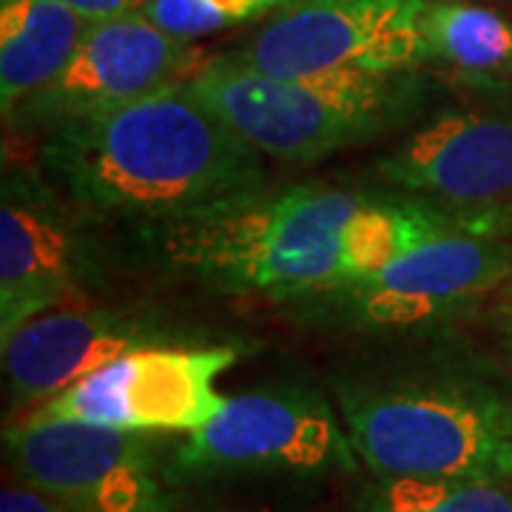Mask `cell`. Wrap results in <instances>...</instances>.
<instances>
[{
  "label": "cell",
  "mask_w": 512,
  "mask_h": 512,
  "mask_svg": "<svg viewBox=\"0 0 512 512\" xmlns=\"http://www.w3.org/2000/svg\"><path fill=\"white\" fill-rule=\"evenodd\" d=\"M40 165L74 205L160 228L217 217L265 194L259 151L185 80L49 131Z\"/></svg>",
  "instance_id": "obj_1"
},
{
  "label": "cell",
  "mask_w": 512,
  "mask_h": 512,
  "mask_svg": "<svg viewBox=\"0 0 512 512\" xmlns=\"http://www.w3.org/2000/svg\"><path fill=\"white\" fill-rule=\"evenodd\" d=\"M356 456L376 476L512 478V393L461 373H407L339 387Z\"/></svg>",
  "instance_id": "obj_2"
},
{
  "label": "cell",
  "mask_w": 512,
  "mask_h": 512,
  "mask_svg": "<svg viewBox=\"0 0 512 512\" xmlns=\"http://www.w3.org/2000/svg\"><path fill=\"white\" fill-rule=\"evenodd\" d=\"M185 86L259 154L313 163L407 123L427 97L416 72H333L279 77L211 60Z\"/></svg>",
  "instance_id": "obj_3"
},
{
  "label": "cell",
  "mask_w": 512,
  "mask_h": 512,
  "mask_svg": "<svg viewBox=\"0 0 512 512\" xmlns=\"http://www.w3.org/2000/svg\"><path fill=\"white\" fill-rule=\"evenodd\" d=\"M362 202L319 183L259 194L217 217L163 225V256L220 291L328 293L342 282V234Z\"/></svg>",
  "instance_id": "obj_4"
},
{
  "label": "cell",
  "mask_w": 512,
  "mask_h": 512,
  "mask_svg": "<svg viewBox=\"0 0 512 512\" xmlns=\"http://www.w3.org/2000/svg\"><path fill=\"white\" fill-rule=\"evenodd\" d=\"M356 450L330 404L311 390H254L228 399L177 447L174 473L220 476H325L356 470Z\"/></svg>",
  "instance_id": "obj_5"
},
{
  "label": "cell",
  "mask_w": 512,
  "mask_h": 512,
  "mask_svg": "<svg viewBox=\"0 0 512 512\" xmlns=\"http://www.w3.org/2000/svg\"><path fill=\"white\" fill-rule=\"evenodd\" d=\"M433 0H288L239 52L256 72H416L427 63L424 15Z\"/></svg>",
  "instance_id": "obj_6"
},
{
  "label": "cell",
  "mask_w": 512,
  "mask_h": 512,
  "mask_svg": "<svg viewBox=\"0 0 512 512\" xmlns=\"http://www.w3.org/2000/svg\"><path fill=\"white\" fill-rule=\"evenodd\" d=\"M234 348H140L37 404L15 421H83L131 433L200 430L225 407L217 376L237 362Z\"/></svg>",
  "instance_id": "obj_7"
},
{
  "label": "cell",
  "mask_w": 512,
  "mask_h": 512,
  "mask_svg": "<svg viewBox=\"0 0 512 512\" xmlns=\"http://www.w3.org/2000/svg\"><path fill=\"white\" fill-rule=\"evenodd\" d=\"M3 450L23 484L77 512H171L157 456L140 433L83 421H12Z\"/></svg>",
  "instance_id": "obj_8"
},
{
  "label": "cell",
  "mask_w": 512,
  "mask_h": 512,
  "mask_svg": "<svg viewBox=\"0 0 512 512\" xmlns=\"http://www.w3.org/2000/svg\"><path fill=\"white\" fill-rule=\"evenodd\" d=\"M191 72L197 69L188 40L131 9L92 23L63 72L18 103L6 120L23 131H55L109 114Z\"/></svg>",
  "instance_id": "obj_9"
},
{
  "label": "cell",
  "mask_w": 512,
  "mask_h": 512,
  "mask_svg": "<svg viewBox=\"0 0 512 512\" xmlns=\"http://www.w3.org/2000/svg\"><path fill=\"white\" fill-rule=\"evenodd\" d=\"M510 276L507 239L453 228L419 242L379 274L342 282L333 291L370 325L404 328L467 308Z\"/></svg>",
  "instance_id": "obj_10"
},
{
  "label": "cell",
  "mask_w": 512,
  "mask_h": 512,
  "mask_svg": "<svg viewBox=\"0 0 512 512\" xmlns=\"http://www.w3.org/2000/svg\"><path fill=\"white\" fill-rule=\"evenodd\" d=\"M376 174L396 191L450 205L510 202L512 111H444L384 154Z\"/></svg>",
  "instance_id": "obj_11"
},
{
  "label": "cell",
  "mask_w": 512,
  "mask_h": 512,
  "mask_svg": "<svg viewBox=\"0 0 512 512\" xmlns=\"http://www.w3.org/2000/svg\"><path fill=\"white\" fill-rule=\"evenodd\" d=\"M92 256L52 197L12 180L0 205V339L80 293Z\"/></svg>",
  "instance_id": "obj_12"
},
{
  "label": "cell",
  "mask_w": 512,
  "mask_h": 512,
  "mask_svg": "<svg viewBox=\"0 0 512 512\" xmlns=\"http://www.w3.org/2000/svg\"><path fill=\"white\" fill-rule=\"evenodd\" d=\"M154 328L114 311H43L3 336V370L12 413L37 404L86 379L131 350L151 348Z\"/></svg>",
  "instance_id": "obj_13"
},
{
  "label": "cell",
  "mask_w": 512,
  "mask_h": 512,
  "mask_svg": "<svg viewBox=\"0 0 512 512\" xmlns=\"http://www.w3.org/2000/svg\"><path fill=\"white\" fill-rule=\"evenodd\" d=\"M89 26L92 20L55 0H0L3 117L63 72Z\"/></svg>",
  "instance_id": "obj_14"
},
{
  "label": "cell",
  "mask_w": 512,
  "mask_h": 512,
  "mask_svg": "<svg viewBox=\"0 0 512 512\" xmlns=\"http://www.w3.org/2000/svg\"><path fill=\"white\" fill-rule=\"evenodd\" d=\"M453 228L467 231L461 208L450 202L413 197V194L399 200L365 197L342 234V282H356L379 274L419 242Z\"/></svg>",
  "instance_id": "obj_15"
},
{
  "label": "cell",
  "mask_w": 512,
  "mask_h": 512,
  "mask_svg": "<svg viewBox=\"0 0 512 512\" xmlns=\"http://www.w3.org/2000/svg\"><path fill=\"white\" fill-rule=\"evenodd\" d=\"M427 60L470 77L512 74V20L467 0H433L424 15Z\"/></svg>",
  "instance_id": "obj_16"
},
{
  "label": "cell",
  "mask_w": 512,
  "mask_h": 512,
  "mask_svg": "<svg viewBox=\"0 0 512 512\" xmlns=\"http://www.w3.org/2000/svg\"><path fill=\"white\" fill-rule=\"evenodd\" d=\"M365 512H512L501 481L387 476L365 493Z\"/></svg>",
  "instance_id": "obj_17"
},
{
  "label": "cell",
  "mask_w": 512,
  "mask_h": 512,
  "mask_svg": "<svg viewBox=\"0 0 512 512\" xmlns=\"http://www.w3.org/2000/svg\"><path fill=\"white\" fill-rule=\"evenodd\" d=\"M288 0H146L143 12L165 32L194 40L282 9Z\"/></svg>",
  "instance_id": "obj_18"
},
{
  "label": "cell",
  "mask_w": 512,
  "mask_h": 512,
  "mask_svg": "<svg viewBox=\"0 0 512 512\" xmlns=\"http://www.w3.org/2000/svg\"><path fill=\"white\" fill-rule=\"evenodd\" d=\"M0 512H77L55 495L43 493L32 484H3L0 490Z\"/></svg>",
  "instance_id": "obj_19"
},
{
  "label": "cell",
  "mask_w": 512,
  "mask_h": 512,
  "mask_svg": "<svg viewBox=\"0 0 512 512\" xmlns=\"http://www.w3.org/2000/svg\"><path fill=\"white\" fill-rule=\"evenodd\" d=\"M55 3H63L74 9L77 15H83L86 20H109L123 15V12H131L134 3H143V0H55Z\"/></svg>",
  "instance_id": "obj_20"
},
{
  "label": "cell",
  "mask_w": 512,
  "mask_h": 512,
  "mask_svg": "<svg viewBox=\"0 0 512 512\" xmlns=\"http://www.w3.org/2000/svg\"><path fill=\"white\" fill-rule=\"evenodd\" d=\"M498 328H501V336H504V345L512 353V302H507L498 313Z\"/></svg>",
  "instance_id": "obj_21"
},
{
  "label": "cell",
  "mask_w": 512,
  "mask_h": 512,
  "mask_svg": "<svg viewBox=\"0 0 512 512\" xmlns=\"http://www.w3.org/2000/svg\"><path fill=\"white\" fill-rule=\"evenodd\" d=\"M507 296H510V302H512V276H510V282H507Z\"/></svg>",
  "instance_id": "obj_22"
},
{
  "label": "cell",
  "mask_w": 512,
  "mask_h": 512,
  "mask_svg": "<svg viewBox=\"0 0 512 512\" xmlns=\"http://www.w3.org/2000/svg\"><path fill=\"white\" fill-rule=\"evenodd\" d=\"M143 3H146V0H143Z\"/></svg>",
  "instance_id": "obj_23"
}]
</instances>
